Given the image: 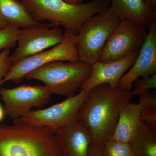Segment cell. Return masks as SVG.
<instances>
[{"label": "cell", "instance_id": "obj_28", "mask_svg": "<svg viewBox=\"0 0 156 156\" xmlns=\"http://www.w3.org/2000/svg\"><path fill=\"white\" fill-rule=\"evenodd\" d=\"M19 1H22V0H19Z\"/></svg>", "mask_w": 156, "mask_h": 156}, {"label": "cell", "instance_id": "obj_16", "mask_svg": "<svg viewBox=\"0 0 156 156\" xmlns=\"http://www.w3.org/2000/svg\"><path fill=\"white\" fill-rule=\"evenodd\" d=\"M129 143L134 156H156V129L141 120Z\"/></svg>", "mask_w": 156, "mask_h": 156}, {"label": "cell", "instance_id": "obj_15", "mask_svg": "<svg viewBox=\"0 0 156 156\" xmlns=\"http://www.w3.org/2000/svg\"><path fill=\"white\" fill-rule=\"evenodd\" d=\"M142 102L126 103L121 108L113 133L109 139L128 143L134 137L141 122Z\"/></svg>", "mask_w": 156, "mask_h": 156}, {"label": "cell", "instance_id": "obj_6", "mask_svg": "<svg viewBox=\"0 0 156 156\" xmlns=\"http://www.w3.org/2000/svg\"><path fill=\"white\" fill-rule=\"evenodd\" d=\"M64 35L62 42L50 50L12 63L0 83V87L9 81L19 83L28 73L51 62H79L76 51L77 34L65 30Z\"/></svg>", "mask_w": 156, "mask_h": 156}, {"label": "cell", "instance_id": "obj_18", "mask_svg": "<svg viewBox=\"0 0 156 156\" xmlns=\"http://www.w3.org/2000/svg\"><path fill=\"white\" fill-rule=\"evenodd\" d=\"M142 102L141 120L156 129V94L149 91L139 95Z\"/></svg>", "mask_w": 156, "mask_h": 156}, {"label": "cell", "instance_id": "obj_2", "mask_svg": "<svg viewBox=\"0 0 156 156\" xmlns=\"http://www.w3.org/2000/svg\"><path fill=\"white\" fill-rule=\"evenodd\" d=\"M0 156H65L56 132L14 119L0 124Z\"/></svg>", "mask_w": 156, "mask_h": 156}, {"label": "cell", "instance_id": "obj_7", "mask_svg": "<svg viewBox=\"0 0 156 156\" xmlns=\"http://www.w3.org/2000/svg\"><path fill=\"white\" fill-rule=\"evenodd\" d=\"M89 92L80 89L77 94L60 103L43 109L30 110L21 118L34 126L46 127L56 132L62 126L79 121V111Z\"/></svg>", "mask_w": 156, "mask_h": 156}, {"label": "cell", "instance_id": "obj_26", "mask_svg": "<svg viewBox=\"0 0 156 156\" xmlns=\"http://www.w3.org/2000/svg\"><path fill=\"white\" fill-rule=\"evenodd\" d=\"M5 115L4 107L0 103V123L4 119Z\"/></svg>", "mask_w": 156, "mask_h": 156}, {"label": "cell", "instance_id": "obj_19", "mask_svg": "<svg viewBox=\"0 0 156 156\" xmlns=\"http://www.w3.org/2000/svg\"><path fill=\"white\" fill-rule=\"evenodd\" d=\"M102 156H134L129 143L109 139L101 147Z\"/></svg>", "mask_w": 156, "mask_h": 156}, {"label": "cell", "instance_id": "obj_13", "mask_svg": "<svg viewBox=\"0 0 156 156\" xmlns=\"http://www.w3.org/2000/svg\"><path fill=\"white\" fill-rule=\"evenodd\" d=\"M56 134L65 156H87L92 136L89 129L80 121L62 126Z\"/></svg>", "mask_w": 156, "mask_h": 156}, {"label": "cell", "instance_id": "obj_25", "mask_svg": "<svg viewBox=\"0 0 156 156\" xmlns=\"http://www.w3.org/2000/svg\"><path fill=\"white\" fill-rule=\"evenodd\" d=\"M9 23L0 15V30L9 25Z\"/></svg>", "mask_w": 156, "mask_h": 156}, {"label": "cell", "instance_id": "obj_10", "mask_svg": "<svg viewBox=\"0 0 156 156\" xmlns=\"http://www.w3.org/2000/svg\"><path fill=\"white\" fill-rule=\"evenodd\" d=\"M52 94L45 85L0 88V96L5 104V114L14 119L24 116L32 108L44 106Z\"/></svg>", "mask_w": 156, "mask_h": 156}, {"label": "cell", "instance_id": "obj_1", "mask_svg": "<svg viewBox=\"0 0 156 156\" xmlns=\"http://www.w3.org/2000/svg\"><path fill=\"white\" fill-rule=\"evenodd\" d=\"M132 96L131 91L112 88L108 84H101L89 91L78 119L90 131L91 144L101 148L111 137L121 108L131 101Z\"/></svg>", "mask_w": 156, "mask_h": 156}, {"label": "cell", "instance_id": "obj_21", "mask_svg": "<svg viewBox=\"0 0 156 156\" xmlns=\"http://www.w3.org/2000/svg\"><path fill=\"white\" fill-rule=\"evenodd\" d=\"M134 89L132 91V95H139L140 93L149 89H156V74L148 76L138 78L134 81Z\"/></svg>", "mask_w": 156, "mask_h": 156}, {"label": "cell", "instance_id": "obj_3", "mask_svg": "<svg viewBox=\"0 0 156 156\" xmlns=\"http://www.w3.org/2000/svg\"><path fill=\"white\" fill-rule=\"evenodd\" d=\"M31 17L37 22L48 21L54 26L77 34L81 26L89 17L106 11L109 0H91L87 3L72 5L63 0H22Z\"/></svg>", "mask_w": 156, "mask_h": 156}, {"label": "cell", "instance_id": "obj_11", "mask_svg": "<svg viewBox=\"0 0 156 156\" xmlns=\"http://www.w3.org/2000/svg\"><path fill=\"white\" fill-rule=\"evenodd\" d=\"M149 27L135 62L119 82L118 87L120 89L131 91L137 79L156 74V13L152 17Z\"/></svg>", "mask_w": 156, "mask_h": 156}, {"label": "cell", "instance_id": "obj_8", "mask_svg": "<svg viewBox=\"0 0 156 156\" xmlns=\"http://www.w3.org/2000/svg\"><path fill=\"white\" fill-rule=\"evenodd\" d=\"M144 27L130 19L122 20L109 37L98 58L99 62H112L139 50L147 36Z\"/></svg>", "mask_w": 156, "mask_h": 156}, {"label": "cell", "instance_id": "obj_27", "mask_svg": "<svg viewBox=\"0 0 156 156\" xmlns=\"http://www.w3.org/2000/svg\"><path fill=\"white\" fill-rule=\"evenodd\" d=\"M66 2L72 4V5H77L81 4L83 2L84 0H63Z\"/></svg>", "mask_w": 156, "mask_h": 156}, {"label": "cell", "instance_id": "obj_14", "mask_svg": "<svg viewBox=\"0 0 156 156\" xmlns=\"http://www.w3.org/2000/svg\"><path fill=\"white\" fill-rule=\"evenodd\" d=\"M108 9L120 19H130L145 28L156 11L143 0H110Z\"/></svg>", "mask_w": 156, "mask_h": 156}, {"label": "cell", "instance_id": "obj_9", "mask_svg": "<svg viewBox=\"0 0 156 156\" xmlns=\"http://www.w3.org/2000/svg\"><path fill=\"white\" fill-rule=\"evenodd\" d=\"M41 23L20 29L18 47L11 55V63L15 62L53 48L62 42L64 33L57 27Z\"/></svg>", "mask_w": 156, "mask_h": 156}, {"label": "cell", "instance_id": "obj_17", "mask_svg": "<svg viewBox=\"0 0 156 156\" xmlns=\"http://www.w3.org/2000/svg\"><path fill=\"white\" fill-rule=\"evenodd\" d=\"M0 15L9 23L23 28L40 24L19 0H0Z\"/></svg>", "mask_w": 156, "mask_h": 156}, {"label": "cell", "instance_id": "obj_24", "mask_svg": "<svg viewBox=\"0 0 156 156\" xmlns=\"http://www.w3.org/2000/svg\"><path fill=\"white\" fill-rule=\"evenodd\" d=\"M145 2L147 3L154 11L156 9V0H143Z\"/></svg>", "mask_w": 156, "mask_h": 156}, {"label": "cell", "instance_id": "obj_22", "mask_svg": "<svg viewBox=\"0 0 156 156\" xmlns=\"http://www.w3.org/2000/svg\"><path fill=\"white\" fill-rule=\"evenodd\" d=\"M11 64L10 49L3 50L0 52V83L5 77Z\"/></svg>", "mask_w": 156, "mask_h": 156}, {"label": "cell", "instance_id": "obj_20", "mask_svg": "<svg viewBox=\"0 0 156 156\" xmlns=\"http://www.w3.org/2000/svg\"><path fill=\"white\" fill-rule=\"evenodd\" d=\"M19 27L9 24L0 30V51L13 48L17 42Z\"/></svg>", "mask_w": 156, "mask_h": 156}, {"label": "cell", "instance_id": "obj_5", "mask_svg": "<svg viewBox=\"0 0 156 156\" xmlns=\"http://www.w3.org/2000/svg\"><path fill=\"white\" fill-rule=\"evenodd\" d=\"M121 20L108 8L85 21L77 34L76 51L78 61L92 66L98 61L108 39Z\"/></svg>", "mask_w": 156, "mask_h": 156}, {"label": "cell", "instance_id": "obj_4", "mask_svg": "<svg viewBox=\"0 0 156 156\" xmlns=\"http://www.w3.org/2000/svg\"><path fill=\"white\" fill-rule=\"evenodd\" d=\"M92 71V66L77 62H51L30 72L24 79L41 81L52 94L76 95Z\"/></svg>", "mask_w": 156, "mask_h": 156}, {"label": "cell", "instance_id": "obj_12", "mask_svg": "<svg viewBox=\"0 0 156 156\" xmlns=\"http://www.w3.org/2000/svg\"><path fill=\"white\" fill-rule=\"evenodd\" d=\"M139 50L112 62L104 63L96 62L92 65L91 73L82 85L80 89L90 91L103 84H108L112 88H117L121 78L134 64Z\"/></svg>", "mask_w": 156, "mask_h": 156}, {"label": "cell", "instance_id": "obj_23", "mask_svg": "<svg viewBox=\"0 0 156 156\" xmlns=\"http://www.w3.org/2000/svg\"><path fill=\"white\" fill-rule=\"evenodd\" d=\"M87 156H102L101 148L90 144Z\"/></svg>", "mask_w": 156, "mask_h": 156}]
</instances>
